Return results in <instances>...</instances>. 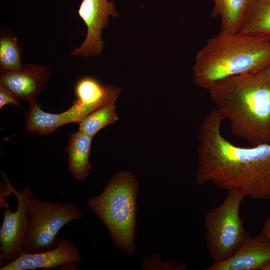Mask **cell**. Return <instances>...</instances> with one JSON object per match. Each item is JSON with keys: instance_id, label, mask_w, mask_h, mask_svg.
<instances>
[{"instance_id": "6da1fadb", "label": "cell", "mask_w": 270, "mask_h": 270, "mask_svg": "<svg viewBox=\"0 0 270 270\" xmlns=\"http://www.w3.org/2000/svg\"><path fill=\"white\" fill-rule=\"evenodd\" d=\"M224 120L214 110L199 127L196 184L238 190L250 199L270 200V143L250 148L234 145L222 134Z\"/></svg>"}, {"instance_id": "7a4b0ae2", "label": "cell", "mask_w": 270, "mask_h": 270, "mask_svg": "<svg viewBox=\"0 0 270 270\" xmlns=\"http://www.w3.org/2000/svg\"><path fill=\"white\" fill-rule=\"evenodd\" d=\"M208 91L234 136L252 146L270 143V66L220 80Z\"/></svg>"}, {"instance_id": "3957f363", "label": "cell", "mask_w": 270, "mask_h": 270, "mask_svg": "<svg viewBox=\"0 0 270 270\" xmlns=\"http://www.w3.org/2000/svg\"><path fill=\"white\" fill-rule=\"evenodd\" d=\"M270 66V36L220 31L198 52L193 79L198 86L208 90L222 80Z\"/></svg>"}, {"instance_id": "277c9868", "label": "cell", "mask_w": 270, "mask_h": 270, "mask_svg": "<svg viewBox=\"0 0 270 270\" xmlns=\"http://www.w3.org/2000/svg\"><path fill=\"white\" fill-rule=\"evenodd\" d=\"M138 182L130 172L120 171L108 182L102 192L89 200L88 206L107 228L114 244L133 256Z\"/></svg>"}, {"instance_id": "5b68a950", "label": "cell", "mask_w": 270, "mask_h": 270, "mask_svg": "<svg viewBox=\"0 0 270 270\" xmlns=\"http://www.w3.org/2000/svg\"><path fill=\"white\" fill-rule=\"evenodd\" d=\"M246 198L242 191L232 189L223 202L206 213L204 220L206 246L212 264L230 257L241 242L250 234L244 227L240 208Z\"/></svg>"}, {"instance_id": "8992f818", "label": "cell", "mask_w": 270, "mask_h": 270, "mask_svg": "<svg viewBox=\"0 0 270 270\" xmlns=\"http://www.w3.org/2000/svg\"><path fill=\"white\" fill-rule=\"evenodd\" d=\"M28 232L22 246L23 252H44L57 246L56 236L66 224L81 220L84 214L73 203L61 204L32 197L29 203Z\"/></svg>"}, {"instance_id": "52a82bcc", "label": "cell", "mask_w": 270, "mask_h": 270, "mask_svg": "<svg viewBox=\"0 0 270 270\" xmlns=\"http://www.w3.org/2000/svg\"><path fill=\"white\" fill-rule=\"evenodd\" d=\"M12 194L17 199L16 210L8 208L4 211V220L0 230V269L17 260L22 253L29 222V203L32 197L30 187L27 186Z\"/></svg>"}, {"instance_id": "ba28073f", "label": "cell", "mask_w": 270, "mask_h": 270, "mask_svg": "<svg viewBox=\"0 0 270 270\" xmlns=\"http://www.w3.org/2000/svg\"><path fill=\"white\" fill-rule=\"evenodd\" d=\"M116 4L109 0H83L78 10L79 16L87 28L86 37L82 45L70 52L76 56H98L104 44L102 30L110 24V16L117 18Z\"/></svg>"}, {"instance_id": "9c48e42d", "label": "cell", "mask_w": 270, "mask_h": 270, "mask_svg": "<svg viewBox=\"0 0 270 270\" xmlns=\"http://www.w3.org/2000/svg\"><path fill=\"white\" fill-rule=\"evenodd\" d=\"M82 261L80 248L68 239L59 238L57 246L50 250L34 254L22 252L14 262L0 270H50L61 266L78 270Z\"/></svg>"}, {"instance_id": "30bf717a", "label": "cell", "mask_w": 270, "mask_h": 270, "mask_svg": "<svg viewBox=\"0 0 270 270\" xmlns=\"http://www.w3.org/2000/svg\"><path fill=\"white\" fill-rule=\"evenodd\" d=\"M270 262V239L260 234H250L240 244L232 255L206 270H262Z\"/></svg>"}, {"instance_id": "8fae6325", "label": "cell", "mask_w": 270, "mask_h": 270, "mask_svg": "<svg viewBox=\"0 0 270 270\" xmlns=\"http://www.w3.org/2000/svg\"><path fill=\"white\" fill-rule=\"evenodd\" d=\"M50 78L48 66L27 64L16 72H0V86L10 90L20 100L28 102L44 90Z\"/></svg>"}, {"instance_id": "7c38bea8", "label": "cell", "mask_w": 270, "mask_h": 270, "mask_svg": "<svg viewBox=\"0 0 270 270\" xmlns=\"http://www.w3.org/2000/svg\"><path fill=\"white\" fill-rule=\"evenodd\" d=\"M28 103L30 112L26 116V130L38 135H49L62 126L78 124L84 118L78 106L74 104L66 111L56 114L44 112L36 100Z\"/></svg>"}, {"instance_id": "4fadbf2b", "label": "cell", "mask_w": 270, "mask_h": 270, "mask_svg": "<svg viewBox=\"0 0 270 270\" xmlns=\"http://www.w3.org/2000/svg\"><path fill=\"white\" fill-rule=\"evenodd\" d=\"M74 92L76 99L74 102L86 116L102 106L116 102L121 90L112 85L103 84L94 78L86 76L78 82Z\"/></svg>"}, {"instance_id": "5bb4252c", "label": "cell", "mask_w": 270, "mask_h": 270, "mask_svg": "<svg viewBox=\"0 0 270 270\" xmlns=\"http://www.w3.org/2000/svg\"><path fill=\"white\" fill-rule=\"evenodd\" d=\"M92 139L93 138L78 130L72 134L66 148L69 171L78 181H84L89 176Z\"/></svg>"}, {"instance_id": "9a60e30c", "label": "cell", "mask_w": 270, "mask_h": 270, "mask_svg": "<svg viewBox=\"0 0 270 270\" xmlns=\"http://www.w3.org/2000/svg\"><path fill=\"white\" fill-rule=\"evenodd\" d=\"M212 0L214 6L211 16L212 18H220V31L228 33L239 32L250 0Z\"/></svg>"}, {"instance_id": "2e32d148", "label": "cell", "mask_w": 270, "mask_h": 270, "mask_svg": "<svg viewBox=\"0 0 270 270\" xmlns=\"http://www.w3.org/2000/svg\"><path fill=\"white\" fill-rule=\"evenodd\" d=\"M240 32L270 36V0H250Z\"/></svg>"}, {"instance_id": "e0dca14e", "label": "cell", "mask_w": 270, "mask_h": 270, "mask_svg": "<svg viewBox=\"0 0 270 270\" xmlns=\"http://www.w3.org/2000/svg\"><path fill=\"white\" fill-rule=\"evenodd\" d=\"M116 102L102 106L85 116L78 124V130L94 138L106 126L117 122Z\"/></svg>"}, {"instance_id": "ac0fdd59", "label": "cell", "mask_w": 270, "mask_h": 270, "mask_svg": "<svg viewBox=\"0 0 270 270\" xmlns=\"http://www.w3.org/2000/svg\"><path fill=\"white\" fill-rule=\"evenodd\" d=\"M22 46L16 37L5 36L0 38V72H14L20 70Z\"/></svg>"}, {"instance_id": "d6986e66", "label": "cell", "mask_w": 270, "mask_h": 270, "mask_svg": "<svg viewBox=\"0 0 270 270\" xmlns=\"http://www.w3.org/2000/svg\"><path fill=\"white\" fill-rule=\"evenodd\" d=\"M187 268L185 264H178L174 261L162 262L160 256L156 254L147 258L142 266V270H185Z\"/></svg>"}, {"instance_id": "ffe728a7", "label": "cell", "mask_w": 270, "mask_h": 270, "mask_svg": "<svg viewBox=\"0 0 270 270\" xmlns=\"http://www.w3.org/2000/svg\"><path fill=\"white\" fill-rule=\"evenodd\" d=\"M8 104L20 106V100L10 90L0 86V109Z\"/></svg>"}, {"instance_id": "44dd1931", "label": "cell", "mask_w": 270, "mask_h": 270, "mask_svg": "<svg viewBox=\"0 0 270 270\" xmlns=\"http://www.w3.org/2000/svg\"><path fill=\"white\" fill-rule=\"evenodd\" d=\"M2 176L4 180V182H0V208H8V203L6 202V198L8 196L12 194V185L10 182L6 174L2 173Z\"/></svg>"}, {"instance_id": "7402d4cb", "label": "cell", "mask_w": 270, "mask_h": 270, "mask_svg": "<svg viewBox=\"0 0 270 270\" xmlns=\"http://www.w3.org/2000/svg\"><path fill=\"white\" fill-rule=\"evenodd\" d=\"M260 234L270 239V216L266 218L262 227Z\"/></svg>"}, {"instance_id": "603a6c76", "label": "cell", "mask_w": 270, "mask_h": 270, "mask_svg": "<svg viewBox=\"0 0 270 270\" xmlns=\"http://www.w3.org/2000/svg\"><path fill=\"white\" fill-rule=\"evenodd\" d=\"M262 270H270V262L263 266Z\"/></svg>"}]
</instances>
